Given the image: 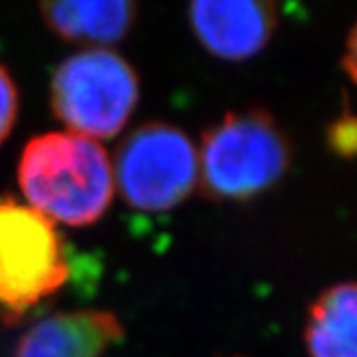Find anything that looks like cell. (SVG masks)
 Returning <instances> with one entry per match:
<instances>
[{
	"label": "cell",
	"instance_id": "7a4b0ae2",
	"mask_svg": "<svg viewBox=\"0 0 357 357\" xmlns=\"http://www.w3.org/2000/svg\"><path fill=\"white\" fill-rule=\"evenodd\" d=\"M199 189L215 203H244L280 183L292 165V145L266 109L229 112L203 133Z\"/></svg>",
	"mask_w": 357,
	"mask_h": 357
},
{
	"label": "cell",
	"instance_id": "6da1fadb",
	"mask_svg": "<svg viewBox=\"0 0 357 357\" xmlns=\"http://www.w3.org/2000/svg\"><path fill=\"white\" fill-rule=\"evenodd\" d=\"M26 204L66 227H89L114 203L112 159L98 141L48 131L28 141L18 159Z\"/></svg>",
	"mask_w": 357,
	"mask_h": 357
},
{
	"label": "cell",
	"instance_id": "8992f818",
	"mask_svg": "<svg viewBox=\"0 0 357 357\" xmlns=\"http://www.w3.org/2000/svg\"><path fill=\"white\" fill-rule=\"evenodd\" d=\"M195 38L211 56L244 62L258 56L278 28V0H189Z\"/></svg>",
	"mask_w": 357,
	"mask_h": 357
},
{
	"label": "cell",
	"instance_id": "9c48e42d",
	"mask_svg": "<svg viewBox=\"0 0 357 357\" xmlns=\"http://www.w3.org/2000/svg\"><path fill=\"white\" fill-rule=\"evenodd\" d=\"M357 288L337 282L307 307L304 344L310 357H357Z\"/></svg>",
	"mask_w": 357,
	"mask_h": 357
},
{
	"label": "cell",
	"instance_id": "5b68a950",
	"mask_svg": "<svg viewBox=\"0 0 357 357\" xmlns=\"http://www.w3.org/2000/svg\"><path fill=\"white\" fill-rule=\"evenodd\" d=\"M114 181L121 199L141 213H167L199 185V153L177 126L149 121L133 129L115 155Z\"/></svg>",
	"mask_w": 357,
	"mask_h": 357
},
{
	"label": "cell",
	"instance_id": "8fae6325",
	"mask_svg": "<svg viewBox=\"0 0 357 357\" xmlns=\"http://www.w3.org/2000/svg\"><path fill=\"white\" fill-rule=\"evenodd\" d=\"M326 143H328L330 151L337 157L351 159L356 153L357 145L356 117L349 112H344L335 121H332L328 131H326Z\"/></svg>",
	"mask_w": 357,
	"mask_h": 357
},
{
	"label": "cell",
	"instance_id": "277c9868",
	"mask_svg": "<svg viewBox=\"0 0 357 357\" xmlns=\"http://www.w3.org/2000/svg\"><path fill=\"white\" fill-rule=\"evenodd\" d=\"M68 278L70 260L58 227L26 203L0 197V319L22 321Z\"/></svg>",
	"mask_w": 357,
	"mask_h": 357
},
{
	"label": "cell",
	"instance_id": "52a82bcc",
	"mask_svg": "<svg viewBox=\"0 0 357 357\" xmlns=\"http://www.w3.org/2000/svg\"><path fill=\"white\" fill-rule=\"evenodd\" d=\"M123 337V321L109 310L56 312L26 330L14 357H103Z\"/></svg>",
	"mask_w": 357,
	"mask_h": 357
},
{
	"label": "cell",
	"instance_id": "30bf717a",
	"mask_svg": "<svg viewBox=\"0 0 357 357\" xmlns=\"http://www.w3.org/2000/svg\"><path fill=\"white\" fill-rule=\"evenodd\" d=\"M18 88L8 68L0 62V145L13 133L18 117Z\"/></svg>",
	"mask_w": 357,
	"mask_h": 357
},
{
	"label": "cell",
	"instance_id": "3957f363",
	"mask_svg": "<svg viewBox=\"0 0 357 357\" xmlns=\"http://www.w3.org/2000/svg\"><path fill=\"white\" fill-rule=\"evenodd\" d=\"M141 96L139 74L114 48H79L56 66L50 105L66 131L88 139L121 133Z\"/></svg>",
	"mask_w": 357,
	"mask_h": 357
},
{
	"label": "cell",
	"instance_id": "ba28073f",
	"mask_svg": "<svg viewBox=\"0 0 357 357\" xmlns=\"http://www.w3.org/2000/svg\"><path fill=\"white\" fill-rule=\"evenodd\" d=\"M46 26L79 48H112L131 32L135 0H40Z\"/></svg>",
	"mask_w": 357,
	"mask_h": 357
}]
</instances>
